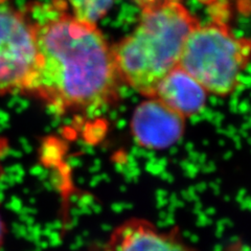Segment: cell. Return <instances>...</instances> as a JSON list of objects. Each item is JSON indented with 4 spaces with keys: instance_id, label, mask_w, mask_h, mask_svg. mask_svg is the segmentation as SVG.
Returning <instances> with one entry per match:
<instances>
[{
    "instance_id": "obj_1",
    "label": "cell",
    "mask_w": 251,
    "mask_h": 251,
    "mask_svg": "<svg viewBox=\"0 0 251 251\" xmlns=\"http://www.w3.org/2000/svg\"><path fill=\"white\" fill-rule=\"evenodd\" d=\"M26 16L39 57L29 94L61 116L87 117L120 100L112 47L96 25L78 20L58 0L35 3Z\"/></svg>"
},
{
    "instance_id": "obj_2",
    "label": "cell",
    "mask_w": 251,
    "mask_h": 251,
    "mask_svg": "<svg viewBox=\"0 0 251 251\" xmlns=\"http://www.w3.org/2000/svg\"><path fill=\"white\" fill-rule=\"evenodd\" d=\"M137 1V25L111 46L112 53L122 82L153 98L162 78L179 65L186 39L199 21L180 0Z\"/></svg>"
},
{
    "instance_id": "obj_3",
    "label": "cell",
    "mask_w": 251,
    "mask_h": 251,
    "mask_svg": "<svg viewBox=\"0 0 251 251\" xmlns=\"http://www.w3.org/2000/svg\"><path fill=\"white\" fill-rule=\"evenodd\" d=\"M251 62V40L232 34L219 21L201 25L188 35L179 66L194 76L208 93L227 97L237 89Z\"/></svg>"
},
{
    "instance_id": "obj_4",
    "label": "cell",
    "mask_w": 251,
    "mask_h": 251,
    "mask_svg": "<svg viewBox=\"0 0 251 251\" xmlns=\"http://www.w3.org/2000/svg\"><path fill=\"white\" fill-rule=\"evenodd\" d=\"M38 63L36 38L26 14L0 4V97L29 94Z\"/></svg>"
},
{
    "instance_id": "obj_5",
    "label": "cell",
    "mask_w": 251,
    "mask_h": 251,
    "mask_svg": "<svg viewBox=\"0 0 251 251\" xmlns=\"http://www.w3.org/2000/svg\"><path fill=\"white\" fill-rule=\"evenodd\" d=\"M186 119L157 98H147L135 108L131 132L136 143L148 150L161 151L174 146L185 131Z\"/></svg>"
},
{
    "instance_id": "obj_6",
    "label": "cell",
    "mask_w": 251,
    "mask_h": 251,
    "mask_svg": "<svg viewBox=\"0 0 251 251\" xmlns=\"http://www.w3.org/2000/svg\"><path fill=\"white\" fill-rule=\"evenodd\" d=\"M105 251H195L176 229L161 230L141 218L126 220L110 233Z\"/></svg>"
},
{
    "instance_id": "obj_7",
    "label": "cell",
    "mask_w": 251,
    "mask_h": 251,
    "mask_svg": "<svg viewBox=\"0 0 251 251\" xmlns=\"http://www.w3.org/2000/svg\"><path fill=\"white\" fill-rule=\"evenodd\" d=\"M207 94L208 92L194 76L178 65L162 78L153 98L160 100L187 120L204 108Z\"/></svg>"
},
{
    "instance_id": "obj_8",
    "label": "cell",
    "mask_w": 251,
    "mask_h": 251,
    "mask_svg": "<svg viewBox=\"0 0 251 251\" xmlns=\"http://www.w3.org/2000/svg\"><path fill=\"white\" fill-rule=\"evenodd\" d=\"M117 0H66L75 18L96 25L111 9Z\"/></svg>"
},
{
    "instance_id": "obj_9",
    "label": "cell",
    "mask_w": 251,
    "mask_h": 251,
    "mask_svg": "<svg viewBox=\"0 0 251 251\" xmlns=\"http://www.w3.org/2000/svg\"><path fill=\"white\" fill-rule=\"evenodd\" d=\"M7 152V143L2 138H0V180L3 175V158Z\"/></svg>"
},
{
    "instance_id": "obj_10",
    "label": "cell",
    "mask_w": 251,
    "mask_h": 251,
    "mask_svg": "<svg viewBox=\"0 0 251 251\" xmlns=\"http://www.w3.org/2000/svg\"><path fill=\"white\" fill-rule=\"evenodd\" d=\"M4 235H5V225L3 222V219L1 218V215H0V247H1L3 243Z\"/></svg>"
}]
</instances>
